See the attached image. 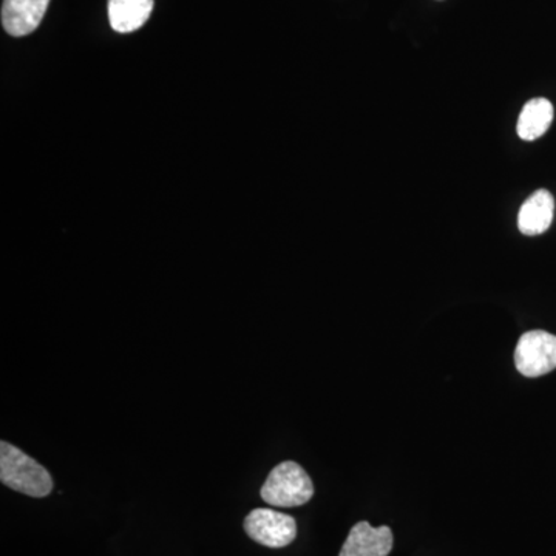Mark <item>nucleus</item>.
Returning a JSON list of instances; mask_svg holds the SVG:
<instances>
[{"label":"nucleus","mask_w":556,"mask_h":556,"mask_svg":"<svg viewBox=\"0 0 556 556\" xmlns=\"http://www.w3.org/2000/svg\"><path fill=\"white\" fill-rule=\"evenodd\" d=\"M0 481L11 490L31 497L49 496L53 478L46 467L10 442H0Z\"/></svg>","instance_id":"obj_1"},{"label":"nucleus","mask_w":556,"mask_h":556,"mask_svg":"<svg viewBox=\"0 0 556 556\" xmlns=\"http://www.w3.org/2000/svg\"><path fill=\"white\" fill-rule=\"evenodd\" d=\"M515 365L526 378H540L556 369V336L551 332H526L515 350Z\"/></svg>","instance_id":"obj_4"},{"label":"nucleus","mask_w":556,"mask_h":556,"mask_svg":"<svg viewBox=\"0 0 556 556\" xmlns=\"http://www.w3.org/2000/svg\"><path fill=\"white\" fill-rule=\"evenodd\" d=\"M155 0H109L110 27L118 33L139 30L152 14Z\"/></svg>","instance_id":"obj_8"},{"label":"nucleus","mask_w":556,"mask_h":556,"mask_svg":"<svg viewBox=\"0 0 556 556\" xmlns=\"http://www.w3.org/2000/svg\"><path fill=\"white\" fill-rule=\"evenodd\" d=\"M555 199L546 189L536 190L519 208L518 228L525 236H541L554 222Z\"/></svg>","instance_id":"obj_7"},{"label":"nucleus","mask_w":556,"mask_h":556,"mask_svg":"<svg viewBox=\"0 0 556 556\" xmlns=\"http://www.w3.org/2000/svg\"><path fill=\"white\" fill-rule=\"evenodd\" d=\"M555 110L546 98H535L527 102L518 118V137L522 141H535L551 129Z\"/></svg>","instance_id":"obj_9"},{"label":"nucleus","mask_w":556,"mask_h":556,"mask_svg":"<svg viewBox=\"0 0 556 556\" xmlns=\"http://www.w3.org/2000/svg\"><path fill=\"white\" fill-rule=\"evenodd\" d=\"M260 495L269 506L300 507L309 503L314 484L302 466L294 460H285L270 471Z\"/></svg>","instance_id":"obj_2"},{"label":"nucleus","mask_w":556,"mask_h":556,"mask_svg":"<svg viewBox=\"0 0 556 556\" xmlns=\"http://www.w3.org/2000/svg\"><path fill=\"white\" fill-rule=\"evenodd\" d=\"M50 0H3V30L14 38L30 35L39 27Z\"/></svg>","instance_id":"obj_6"},{"label":"nucleus","mask_w":556,"mask_h":556,"mask_svg":"<svg viewBox=\"0 0 556 556\" xmlns=\"http://www.w3.org/2000/svg\"><path fill=\"white\" fill-rule=\"evenodd\" d=\"M393 551V532L390 527L375 529L361 521L351 529L339 556H388Z\"/></svg>","instance_id":"obj_5"},{"label":"nucleus","mask_w":556,"mask_h":556,"mask_svg":"<svg viewBox=\"0 0 556 556\" xmlns=\"http://www.w3.org/2000/svg\"><path fill=\"white\" fill-rule=\"evenodd\" d=\"M244 532L262 546L281 548L298 536V522L273 508H255L244 518Z\"/></svg>","instance_id":"obj_3"}]
</instances>
